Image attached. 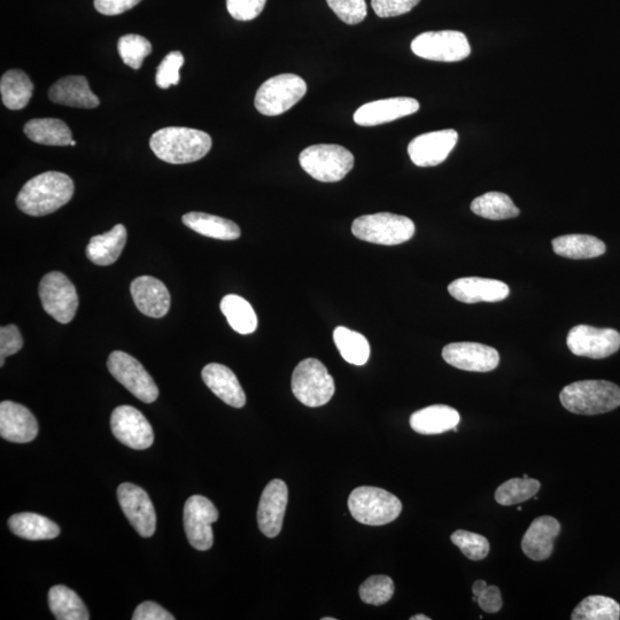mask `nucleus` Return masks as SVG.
Instances as JSON below:
<instances>
[{
	"instance_id": "obj_31",
	"label": "nucleus",
	"mask_w": 620,
	"mask_h": 620,
	"mask_svg": "<svg viewBox=\"0 0 620 620\" xmlns=\"http://www.w3.org/2000/svg\"><path fill=\"white\" fill-rule=\"evenodd\" d=\"M23 131L30 141L42 145L68 146L73 141L71 129L59 119L30 120Z\"/></svg>"
},
{
	"instance_id": "obj_15",
	"label": "nucleus",
	"mask_w": 620,
	"mask_h": 620,
	"mask_svg": "<svg viewBox=\"0 0 620 620\" xmlns=\"http://www.w3.org/2000/svg\"><path fill=\"white\" fill-rule=\"evenodd\" d=\"M118 500L124 515L139 536L152 537L157 527V515L149 494L141 487L124 483L118 488Z\"/></svg>"
},
{
	"instance_id": "obj_52",
	"label": "nucleus",
	"mask_w": 620,
	"mask_h": 620,
	"mask_svg": "<svg viewBox=\"0 0 620 620\" xmlns=\"http://www.w3.org/2000/svg\"><path fill=\"white\" fill-rule=\"evenodd\" d=\"M322 620H336V618L324 617V618H322Z\"/></svg>"
},
{
	"instance_id": "obj_6",
	"label": "nucleus",
	"mask_w": 620,
	"mask_h": 620,
	"mask_svg": "<svg viewBox=\"0 0 620 620\" xmlns=\"http://www.w3.org/2000/svg\"><path fill=\"white\" fill-rule=\"evenodd\" d=\"M352 232L364 242L393 246L412 239L415 224L406 216L378 213L358 217L352 224Z\"/></svg>"
},
{
	"instance_id": "obj_2",
	"label": "nucleus",
	"mask_w": 620,
	"mask_h": 620,
	"mask_svg": "<svg viewBox=\"0 0 620 620\" xmlns=\"http://www.w3.org/2000/svg\"><path fill=\"white\" fill-rule=\"evenodd\" d=\"M150 146L160 160L184 165L206 157L212 149V138L201 130L168 127L152 135Z\"/></svg>"
},
{
	"instance_id": "obj_34",
	"label": "nucleus",
	"mask_w": 620,
	"mask_h": 620,
	"mask_svg": "<svg viewBox=\"0 0 620 620\" xmlns=\"http://www.w3.org/2000/svg\"><path fill=\"white\" fill-rule=\"evenodd\" d=\"M221 310L230 327L240 335H251L258 328V317L250 302L244 298L229 294L221 301Z\"/></svg>"
},
{
	"instance_id": "obj_24",
	"label": "nucleus",
	"mask_w": 620,
	"mask_h": 620,
	"mask_svg": "<svg viewBox=\"0 0 620 620\" xmlns=\"http://www.w3.org/2000/svg\"><path fill=\"white\" fill-rule=\"evenodd\" d=\"M208 389L211 390L216 397H219L227 405L235 408H243L246 403V395L242 385L234 371L223 364L211 363L201 371Z\"/></svg>"
},
{
	"instance_id": "obj_29",
	"label": "nucleus",
	"mask_w": 620,
	"mask_h": 620,
	"mask_svg": "<svg viewBox=\"0 0 620 620\" xmlns=\"http://www.w3.org/2000/svg\"><path fill=\"white\" fill-rule=\"evenodd\" d=\"M553 250L560 257L572 260L599 258L607 246L599 238L588 235H567L553 240Z\"/></svg>"
},
{
	"instance_id": "obj_50",
	"label": "nucleus",
	"mask_w": 620,
	"mask_h": 620,
	"mask_svg": "<svg viewBox=\"0 0 620 620\" xmlns=\"http://www.w3.org/2000/svg\"><path fill=\"white\" fill-rule=\"evenodd\" d=\"M487 583L485 580H477L475 581L474 586H472V593H474V601L477 602V596L484 591Z\"/></svg>"
},
{
	"instance_id": "obj_49",
	"label": "nucleus",
	"mask_w": 620,
	"mask_h": 620,
	"mask_svg": "<svg viewBox=\"0 0 620 620\" xmlns=\"http://www.w3.org/2000/svg\"><path fill=\"white\" fill-rule=\"evenodd\" d=\"M142 0H95V9L104 15H119L134 9Z\"/></svg>"
},
{
	"instance_id": "obj_25",
	"label": "nucleus",
	"mask_w": 620,
	"mask_h": 620,
	"mask_svg": "<svg viewBox=\"0 0 620 620\" xmlns=\"http://www.w3.org/2000/svg\"><path fill=\"white\" fill-rule=\"evenodd\" d=\"M49 98L54 104L76 108H96L100 104L84 76L62 77L50 88Z\"/></svg>"
},
{
	"instance_id": "obj_8",
	"label": "nucleus",
	"mask_w": 620,
	"mask_h": 620,
	"mask_svg": "<svg viewBox=\"0 0 620 620\" xmlns=\"http://www.w3.org/2000/svg\"><path fill=\"white\" fill-rule=\"evenodd\" d=\"M307 84L300 76L281 74L263 83L255 96V107L266 116L282 115L306 95Z\"/></svg>"
},
{
	"instance_id": "obj_36",
	"label": "nucleus",
	"mask_w": 620,
	"mask_h": 620,
	"mask_svg": "<svg viewBox=\"0 0 620 620\" xmlns=\"http://www.w3.org/2000/svg\"><path fill=\"white\" fill-rule=\"evenodd\" d=\"M333 340L343 359L354 366H363L369 360L370 345L366 337L361 333L344 327H338L333 331Z\"/></svg>"
},
{
	"instance_id": "obj_41",
	"label": "nucleus",
	"mask_w": 620,
	"mask_h": 620,
	"mask_svg": "<svg viewBox=\"0 0 620 620\" xmlns=\"http://www.w3.org/2000/svg\"><path fill=\"white\" fill-rule=\"evenodd\" d=\"M451 540L471 561H482L490 553V542L480 534L459 530L452 534Z\"/></svg>"
},
{
	"instance_id": "obj_9",
	"label": "nucleus",
	"mask_w": 620,
	"mask_h": 620,
	"mask_svg": "<svg viewBox=\"0 0 620 620\" xmlns=\"http://www.w3.org/2000/svg\"><path fill=\"white\" fill-rule=\"evenodd\" d=\"M417 57L441 62H457L468 58L471 46L461 31H426L412 42Z\"/></svg>"
},
{
	"instance_id": "obj_26",
	"label": "nucleus",
	"mask_w": 620,
	"mask_h": 620,
	"mask_svg": "<svg viewBox=\"0 0 620 620\" xmlns=\"http://www.w3.org/2000/svg\"><path fill=\"white\" fill-rule=\"evenodd\" d=\"M461 416L456 409L446 405H434L418 410L410 417V426L420 434L445 433L449 430L457 431Z\"/></svg>"
},
{
	"instance_id": "obj_12",
	"label": "nucleus",
	"mask_w": 620,
	"mask_h": 620,
	"mask_svg": "<svg viewBox=\"0 0 620 620\" xmlns=\"http://www.w3.org/2000/svg\"><path fill=\"white\" fill-rule=\"evenodd\" d=\"M184 527L186 537L193 548L205 552L214 544L212 525L219 519V511L211 500L193 495L185 502Z\"/></svg>"
},
{
	"instance_id": "obj_30",
	"label": "nucleus",
	"mask_w": 620,
	"mask_h": 620,
	"mask_svg": "<svg viewBox=\"0 0 620 620\" xmlns=\"http://www.w3.org/2000/svg\"><path fill=\"white\" fill-rule=\"evenodd\" d=\"M11 531L22 539L38 541L51 540L60 534V527L42 515L22 513L9 519Z\"/></svg>"
},
{
	"instance_id": "obj_7",
	"label": "nucleus",
	"mask_w": 620,
	"mask_h": 620,
	"mask_svg": "<svg viewBox=\"0 0 620 620\" xmlns=\"http://www.w3.org/2000/svg\"><path fill=\"white\" fill-rule=\"evenodd\" d=\"M292 391L302 405L316 408L327 405L335 394L336 386L321 361L306 359L293 371Z\"/></svg>"
},
{
	"instance_id": "obj_3",
	"label": "nucleus",
	"mask_w": 620,
	"mask_h": 620,
	"mask_svg": "<svg viewBox=\"0 0 620 620\" xmlns=\"http://www.w3.org/2000/svg\"><path fill=\"white\" fill-rule=\"evenodd\" d=\"M560 399L573 414H606L620 406V387L607 381L576 382L564 387Z\"/></svg>"
},
{
	"instance_id": "obj_51",
	"label": "nucleus",
	"mask_w": 620,
	"mask_h": 620,
	"mask_svg": "<svg viewBox=\"0 0 620 620\" xmlns=\"http://www.w3.org/2000/svg\"><path fill=\"white\" fill-rule=\"evenodd\" d=\"M410 620H431V618L424 615H416L410 618Z\"/></svg>"
},
{
	"instance_id": "obj_40",
	"label": "nucleus",
	"mask_w": 620,
	"mask_h": 620,
	"mask_svg": "<svg viewBox=\"0 0 620 620\" xmlns=\"http://www.w3.org/2000/svg\"><path fill=\"white\" fill-rule=\"evenodd\" d=\"M394 583L387 576H372L360 587V598L371 606H383L393 598Z\"/></svg>"
},
{
	"instance_id": "obj_1",
	"label": "nucleus",
	"mask_w": 620,
	"mask_h": 620,
	"mask_svg": "<svg viewBox=\"0 0 620 620\" xmlns=\"http://www.w3.org/2000/svg\"><path fill=\"white\" fill-rule=\"evenodd\" d=\"M74 191L71 177L64 173L46 172L23 185L17 197V206L30 216L49 215L68 204Z\"/></svg>"
},
{
	"instance_id": "obj_46",
	"label": "nucleus",
	"mask_w": 620,
	"mask_h": 620,
	"mask_svg": "<svg viewBox=\"0 0 620 620\" xmlns=\"http://www.w3.org/2000/svg\"><path fill=\"white\" fill-rule=\"evenodd\" d=\"M23 347V338L18 327L6 325L0 329V367H4L7 356L17 354Z\"/></svg>"
},
{
	"instance_id": "obj_39",
	"label": "nucleus",
	"mask_w": 620,
	"mask_h": 620,
	"mask_svg": "<svg viewBox=\"0 0 620 620\" xmlns=\"http://www.w3.org/2000/svg\"><path fill=\"white\" fill-rule=\"evenodd\" d=\"M118 51L124 64L139 69L144 59L152 53V44L141 35H124L118 42Z\"/></svg>"
},
{
	"instance_id": "obj_5",
	"label": "nucleus",
	"mask_w": 620,
	"mask_h": 620,
	"mask_svg": "<svg viewBox=\"0 0 620 620\" xmlns=\"http://www.w3.org/2000/svg\"><path fill=\"white\" fill-rule=\"evenodd\" d=\"M300 166L314 180L335 183L351 172L354 155L336 144H319L307 147L300 153Z\"/></svg>"
},
{
	"instance_id": "obj_13",
	"label": "nucleus",
	"mask_w": 620,
	"mask_h": 620,
	"mask_svg": "<svg viewBox=\"0 0 620 620\" xmlns=\"http://www.w3.org/2000/svg\"><path fill=\"white\" fill-rule=\"evenodd\" d=\"M572 354L589 359H606L618 352L620 335L614 329H598L589 325H577L567 338Z\"/></svg>"
},
{
	"instance_id": "obj_21",
	"label": "nucleus",
	"mask_w": 620,
	"mask_h": 620,
	"mask_svg": "<svg viewBox=\"0 0 620 620\" xmlns=\"http://www.w3.org/2000/svg\"><path fill=\"white\" fill-rule=\"evenodd\" d=\"M448 292L464 304L477 302H499L508 298L510 290L506 283L496 279L464 277L456 279L448 286Z\"/></svg>"
},
{
	"instance_id": "obj_14",
	"label": "nucleus",
	"mask_w": 620,
	"mask_h": 620,
	"mask_svg": "<svg viewBox=\"0 0 620 620\" xmlns=\"http://www.w3.org/2000/svg\"><path fill=\"white\" fill-rule=\"evenodd\" d=\"M114 437L123 445L136 451H144L153 445L152 425L138 409L120 406L114 409L111 417Z\"/></svg>"
},
{
	"instance_id": "obj_32",
	"label": "nucleus",
	"mask_w": 620,
	"mask_h": 620,
	"mask_svg": "<svg viewBox=\"0 0 620 620\" xmlns=\"http://www.w3.org/2000/svg\"><path fill=\"white\" fill-rule=\"evenodd\" d=\"M34 84L29 76L20 69L6 72L0 81V93L3 104L12 111L25 108L33 97Z\"/></svg>"
},
{
	"instance_id": "obj_11",
	"label": "nucleus",
	"mask_w": 620,
	"mask_h": 620,
	"mask_svg": "<svg viewBox=\"0 0 620 620\" xmlns=\"http://www.w3.org/2000/svg\"><path fill=\"white\" fill-rule=\"evenodd\" d=\"M111 375L135 397L145 403H152L159 397V389L152 376L134 356L115 351L107 361Z\"/></svg>"
},
{
	"instance_id": "obj_20",
	"label": "nucleus",
	"mask_w": 620,
	"mask_h": 620,
	"mask_svg": "<svg viewBox=\"0 0 620 620\" xmlns=\"http://www.w3.org/2000/svg\"><path fill=\"white\" fill-rule=\"evenodd\" d=\"M38 434V423L30 410L17 402L0 403V436L11 443L27 444Z\"/></svg>"
},
{
	"instance_id": "obj_47",
	"label": "nucleus",
	"mask_w": 620,
	"mask_h": 620,
	"mask_svg": "<svg viewBox=\"0 0 620 620\" xmlns=\"http://www.w3.org/2000/svg\"><path fill=\"white\" fill-rule=\"evenodd\" d=\"M477 603L487 614H496L502 608V596L499 587L487 585L477 596Z\"/></svg>"
},
{
	"instance_id": "obj_44",
	"label": "nucleus",
	"mask_w": 620,
	"mask_h": 620,
	"mask_svg": "<svg viewBox=\"0 0 620 620\" xmlns=\"http://www.w3.org/2000/svg\"><path fill=\"white\" fill-rule=\"evenodd\" d=\"M267 4V0H227V9L237 21L257 19Z\"/></svg>"
},
{
	"instance_id": "obj_23",
	"label": "nucleus",
	"mask_w": 620,
	"mask_h": 620,
	"mask_svg": "<svg viewBox=\"0 0 620 620\" xmlns=\"http://www.w3.org/2000/svg\"><path fill=\"white\" fill-rule=\"evenodd\" d=\"M561 524L556 518L541 516L534 519L522 540L524 554L533 561H545L553 554L554 540Z\"/></svg>"
},
{
	"instance_id": "obj_42",
	"label": "nucleus",
	"mask_w": 620,
	"mask_h": 620,
	"mask_svg": "<svg viewBox=\"0 0 620 620\" xmlns=\"http://www.w3.org/2000/svg\"><path fill=\"white\" fill-rule=\"evenodd\" d=\"M184 65V57L180 51L167 54L158 67L155 83L161 89H168L181 81L180 69Z\"/></svg>"
},
{
	"instance_id": "obj_37",
	"label": "nucleus",
	"mask_w": 620,
	"mask_h": 620,
	"mask_svg": "<svg viewBox=\"0 0 620 620\" xmlns=\"http://www.w3.org/2000/svg\"><path fill=\"white\" fill-rule=\"evenodd\" d=\"M619 618V603L602 595L587 596L571 615L572 620H618Z\"/></svg>"
},
{
	"instance_id": "obj_43",
	"label": "nucleus",
	"mask_w": 620,
	"mask_h": 620,
	"mask_svg": "<svg viewBox=\"0 0 620 620\" xmlns=\"http://www.w3.org/2000/svg\"><path fill=\"white\" fill-rule=\"evenodd\" d=\"M330 9L347 25H359L367 18L366 0H327Z\"/></svg>"
},
{
	"instance_id": "obj_53",
	"label": "nucleus",
	"mask_w": 620,
	"mask_h": 620,
	"mask_svg": "<svg viewBox=\"0 0 620 620\" xmlns=\"http://www.w3.org/2000/svg\"><path fill=\"white\" fill-rule=\"evenodd\" d=\"M75 145H76V142L73 139V141L71 142V146H75Z\"/></svg>"
},
{
	"instance_id": "obj_4",
	"label": "nucleus",
	"mask_w": 620,
	"mask_h": 620,
	"mask_svg": "<svg viewBox=\"0 0 620 620\" xmlns=\"http://www.w3.org/2000/svg\"><path fill=\"white\" fill-rule=\"evenodd\" d=\"M355 521L364 525L381 526L392 523L402 511V503L383 488L361 486L355 488L348 499Z\"/></svg>"
},
{
	"instance_id": "obj_48",
	"label": "nucleus",
	"mask_w": 620,
	"mask_h": 620,
	"mask_svg": "<svg viewBox=\"0 0 620 620\" xmlns=\"http://www.w3.org/2000/svg\"><path fill=\"white\" fill-rule=\"evenodd\" d=\"M134 620H174L175 617L159 604L147 601L139 604L134 612Z\"/></svg>"
},
{
	"instance_id": "obj_54",
	"label": "nucleus",
	"mask_w": 620,
	"mask_h": 620,
	"mask_svg": "<svg viewBox=\"0 0 620 620\" xmlns=\"http://www.w3.org/2000/svg\"><path fill=\"white\" fill-rule=\"evenodd\" d=\"M522 509H523L522 507H517L518 511H522Z\"/></svg>"
},
{
	"instance_id": "obj_27",
	"label": "nucleus",
	"mask_w": 620,
	"mask_h": 620,
	"mask_svg": "<svg viewBox=\"0 0 620 620\" xmlns=\"http://www.w3.org/2000/svg\"><path fill=\"white\" fill-rule=\"evenodd\" d=\"M127 243V229L118 224L111 231L90 239L87 257L97 266H111L120 258Z\"/></svg>"
},
{
	"instance_id": "obj_10",
	"label": "nucleus",
	"mask_w": 620,
	"mask_h": 620,
	"mask_svg": "<svg viewBox=\"0 0 620 620\" xmlns=\"http://www.w3.org/2000/svg\"><path fill=\"white\" fill-rule=\"evenodd\" d=\"M40 298L46 313L62 324L71 323L79 308L74 284L59 271L46 274L40 284Z\"/></svg>"
},
{
	"instance_id": "obj_18",
	"label": "nucleus",
	"mask_w": 620,
	"mask_h": 620,
	"mask_svg": "<svg viewBox=\"0 0 620 620\" xmlns=\"http://www.w3.org/2000/svg\"><path fill=\"white\" fill-rule=\"evenodd\" d=\"M288 486L281 479H274L262 492L258 523L260 530L268 538H275L282 531L286 506H288Z\"/></svg>"
},
{
	"instance_id": "obj_35",
	"label": "nucleus",
	"mask_w": 620,
	"mask_h": 620,
	"mask_svg": "<svg viewBox=\"0 0 620 620\" xmlns=\"http://www.w3.org/2000/svg\"><path fill=\"white\" fill-rule=\"evenodd\" d=\"M471 211L487 220H508L519 215L514 201L502 192H488L471 203Z\"/></svg>"
},
{
	"instance_id": "obj_45",
	"label": "nucleus",
	"mask_w": 620,
	"mask_h": 620,
	"mask_svg": "<svg viewBox=\"0 0 620 620\" xmlns=\"http://www.w3.org/2000/svg\"><path fill=\"white\" fill-rule=\"evenodd\" d=\"M421 0H371L372 10L379 18H394L414 9Z\"/></svg>"
},
{
	"instance_id": "obj_17",
	"label": "nucleus",
	"mask_w": 620,
	"mask_h": 620,
	"mask_svg": "<svg viewBox=\"0 0 620 620\" xmlns=\"http://www.w3.org/2000/svg\"><path fill=\"white\" fill-rule=\"evenodd\" d=\"M443 358L454 368L464 371L488 372L500 363L495 348L478 343H454L444 347Z\"/></svg>"
},
{
	"instance_id": "obj_16",
	"label": "nucleus",
	"mask_w": 620,
	"mask_h": 620,
	"mask_svg": "<svg viewBox=\"0 0 620 620\" xmlns=\"http://www.w3.org/2000/svg\"><path fill=\"white\" fill-rule=\"evenodd\" d=\"M459 141V134L453 129L432 131L413 139L408 145V154L417 167H434L448 158Z\"/></svg>"
},
{
	"instance_id": "obj_22",
	"label": "nucleus",
	"mask_w": 620,
	"mask_h": 620,
	"mask_svg": "<svg viewBox=\"0 0 620 620\" xmlns=\"http://www.w3.org/2000/svg\"><path fill=\"white\" fill-rule=\"evenodd\" d=\"M131 296L142 314L161 319L170 308V293L167 286L152 276L137 277L131 283Z\"/></svg>"
},
{
	"instance_id": "obj_38",
	"label": "nucleus",
	"mask_w": 620,
	"mask_h": 620,
	"mask_svg": "<svg viewBox=\"0 0 620 620\" xmlns=\"http://www.w3.org/2000/svg\"><path fill=\"white\" fill-rule=\"evenodd\" d=\"M540 483L531 478H513L502 484L495 492V500L501 506L519 505L536 496Z\"/></svg>"
},
{
	"instance_id": "obj_19",
	"label": "nucleus",
	"mask_w": 620,
	"mask_h": 620,
	"mask_svg": "<svg viewBox=\"0 0 620 620\" xmlns=\"http://www.w3.org/2000/svg\"><path fill=\"white\" fill-rule=\"evenodd\" d=\"M420 110V103L414 98L398 97L377 100L362 105L354 114V122L361 127H375L389 123Z\"/></svg>"
},
{
	"instance_id": "obj_33",
	"label": "nucleus",
	"mask_w": 620,
	"mask_h": 620,
	"mask_svg": "<svg viewBox=\"0 0 620 620\" xmlns=\"http://www.w3.org/2000/svg\"><path fill=\"white\" fill-rule=\"evenodd\" d=\"M50 609L58 620H89V611L80 596L66 586H53L49 592Z\"/></svg>"
},
{
	"instance_id": "obj_28",
	"label": "nucleus",
	"mask_w": 620,
	"mask_h": 620,
	"mask_svg": "<svg viewBox=\"0 0 620 620\" xmlns=\"http://www.w3.org/2000/svg\"><path fill=\"white\" fill-rule=\"evenodd\" d=\"M186 227L197 234L220 240H236L242 234L235 222L206 213L191 212L182 217Z\"/></svg>"
}]
</instances>
